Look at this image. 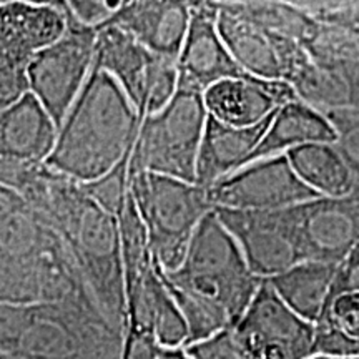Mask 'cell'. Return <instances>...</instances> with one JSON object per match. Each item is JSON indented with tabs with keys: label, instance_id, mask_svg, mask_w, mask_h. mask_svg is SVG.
<instances>
[{
	"label": "cell",
	"instance_id": "cell-1",
	"mask_svg": "<svg viewBox=\"0 0 359 359\" xmlns=\"http://www.w3.org/2000/svg\"><path fill=\"white\" fill-rule=\"evenodd\" d=\"M11 188L60 236L98 311L123 336L125 294L116 218L93 203L79 183L45 163L20 167Z\"/></svg>",
	"mask_w": 359,
	"mask_h": 359
},
{
	"label": "cell",
	"instance_id": "cell-2",
	"mask_svg": "<svg viewBox=\"0 0 359 359\" xmlns=\"http://www.w3.org/2000/svg\"><path fill=\"white\" fill-rule=\"evenodd\" d=\"M154 266L185 318L187 346L235 326L263 281L251 273L235 236L213 210L193 231L175 271Z\"/></svg>",
	"mask_w": 359,
	"mask_h": 359
},
{
	"label": "cell",
	"instance_id": "cell-3",
	"mask_svg": "<svg viewBox=\"0 0 359 359\" xmlns=\"http://www.w3.org/2000/svg\"><path fill=\"white\" fill-rule=\"evenodd\" d=\"M92 298L60 236L32 205L0 185V304Z\"/></svg>",
	"mask_w": 359,
	"mask_h": 359
},
{
	"label": "cell",
	"instance_id": "cell-4",
	"mask_svg": "<svg viewBox=\"0 0 359 359\" xmlns=\"http://www.w3.org/2000/svg\"><path fill=\"white\" fill-rule=\"evenodd\" d=\"M142 120L120 85L93 67L45 165L79 185L95 182L132 155Z\"/></svg>",
	"mask_w": 359,
	"mask_h": 359
},
{
	"label": "cell",
	"instance_id": "cell-5",
	"mask_svg": "<svg viewBox=\"0 0 359 359\" xmlns=\"http://www.w3.org/2000/svg\"><path fill=\"white\" fill-rule=\"evenodd\" d=\"M122 339L92 298L0 304V353L15 359H120Z\"/></svg>",
	"mask_w": 359,
	"mask_h": 359
},
{
	"label": "cell",
	"instance_id": "cell-6",
	"mask_svg": "<svg viewBox=\"0 0 359 359\" xmlns=\"http://www.w3.org/2000/svg\"><path fill=\"white\" fill-rule=\"evenodd\" d=\"M128 188L147 230L151 258L161 271H175L201 218L212 212L206 190L195 183L128 170Z\"/></svg>",
	"mask_w": 359,
	"mask_h": 359
},
{
	"label": "cell",
	"instance_id": "cell-7",
	"mask_svg": "<svg viewBox=\"0 0 359 359\" xmlns=\"http://www.w3.org/2000/svg\"><path fill=\"white\" fill-rule=\"evenodd\" d=\"M206 118L203 93L177 87L163 109L142 120L130 170L195 183Z\"/></svg>",
	"mask_w": 359,
	"mask_h": 359
},
{
	"label": "cell",
	"instance_id": "cell-8",
	"mask_svg": "<svg viewBox=\"0 0 359 359\" xmlns=\"http://www.w3.org/2000/svg\"><path fill=\"white\" fill-rule=\"evenodd\" d=\"M67 29L62 2H0V110L29 93V67Z\"/></svg>",
	"mask_w": 359,
	"mask_h": 359
},
{
	"label": "cell",
	"instance_id": "cell-9",
	"mask_svg": "<svg viewBox=\"0 0 359 359\" xmlns=\"http://www.w3.org/2000/svg\"><path fill=\"white\" fill-rule=\"evenodd\" d=\"M93 67L120 85L142 118L163 109L178 87L177 62L155 55L110 24L97 29Z\"/></svg>",
	"mask_w": 359,
	"mask_h": 359
},
{
	"label": "cell",
	"instance_id": "cell-10",
	"mask_svg": "<svg viewBox=\"0 0 359 359\" xmlns=\"http://www.w3.org/2000/svg\"><path fill=\"white\" fill-rule=\"evenodd\" d=\"M60 39L42 48L29 67V93L37 98L57 130L87 83L95 60L97 29L79 24L67 11Z\"/></svg>",
	"mask_w": 359,
	"mask_h": 359
},
{
	"label": "cell",
	"instance_id": "cell-11",
	"mask_svg": "<svg viewBox=\"0 0 359 359\" xmlns=\"http://www.w3.org/2000/svg\"><path fill=\"white\" fill-rule=\"evenodd\" d=\"M233 336L243 359H311L316 325L286 306L266 280L241 314Z\"/></svg>",
	"mask_w": 359,
	"mask_h": 359
},
{
	"label": "cell",
	"instance_id": "cell-12",
	"mask_svg": "<svg viewBox=\"0 0 359 359\" xmlns=\"http://www.w3.org/2000/svg\"><path fill=\"white\" fill-rule=\"evenodd\" d=\"M212 210L278 212L320 196L296 177L285 155L268 156L245 165L206 190Z\"/></svg>",
	"mask_w": 359,
	"mask_h": 359
},
{
	"label": "cell",
	"instance_id": "cell-13",
	"mask_svg": "<svg viewBox=\"0 0 359 359\" xmlns=\"http://www.w3.org/2000/svg\"><path fill=\"white\" fill-rule=\"evenodd\" d=\"M213 212L235 236L255 276L268 280L302 263L294 206L278 212Z\"/></svg>",
	"mask_w": 359,
	"mask_h": 359
},
{
	"label": "cell",
	"instance_id": "cell-14",
	"mask_svg": "<svg viewBox=\"0 0 359 359\" xmlns=\"http://www.w3.org/2000/svg\"><path fill=\"white\" fill-rule=\"evenodd\" d=\"M348 198H318L294 206L302 262L343 263L358 246L359 217Z\"/></svg>",
	"mask_w": 359,
	"mask_h": 359
},
{
	"label": "cell",
	"instance_id": "cell-15",
	"mask_svg": "<svg viewBox=\"0 0 359 359\" xmlns=\"http://www.w3.org/2000/svg\"><path fill=\"white\" fill-rule=\"evenodd\" d=\"M296 98L294 88L285 80H266L253 75L222 80L203 92L208 116L236 128L258 125Z\"/></svg>",
	"mask_w": 359,
	"mask_h": 359
},
{
	"label": "cell",
	"instance_id": "cell-16",
	"mask_svg": "<svg viewBox=\"0 0 359 359\" xmlns=\"http://www.w3.org/2000/svg\"><path fill=\"white\" fill-rule=\"evenodd\" d=\"M217 19V12L210 7L191 6L190 25L177 62L178 87L203 93L222 80L248 75L219 37Z\"/></svg>",
	"mask_w": 359,
	"mask_h": 359
},
{
	"label": "cell",
	"instance_id": "cell-17",
	"mask_svg": "<svg viewBox=\"0 0 359 359\" xmlns=\"http://www.w3.org/2000/svg\"><path fill=\"white\" fill-rule=\"evenodd\" d=\"M190 17L187 2H122L105 24L122 29L155 55L178 62Z\"/></svg>",
	"mask_w": 359,
	"mask_h": 359
},
{
	"label": "cell",
	"instance_id": "cell-18",
	"mask_svg": "<svg viewBox=\"0 0 359 359\" xmlns=\"http://www.w3.org/2000/svg\"><path fill=\"white\" fill-rule=\"evenodd\" d=\"M57 127L32 93L0 110V158L45 163L57 140Z\"/></svg>",
	"mask_w": 359,
	"mask_h": 359
},
{
	"label": "cell",
	"instance_id": "cell-19",
	"mask_svg": "<svg viewBox=\"0 0 359 359\" xmlns=\"http://www.w3.org/2000/svg\"><path fill=\"white\" fill-rule=\"evenodd\" d=\"M273 115L258 125L245 128L230 127L208 116L196 161L195 185L208 190L219 180L243 168L262 142Z\"/></svg>",
	"mask_w": 359,
	"mask_h": 359
},
{
	"label": "cell",
	"instance_id": "cell-20",
	"mask_svg": "<svg viewBox=\"0 0 359 359\" xmlns=\"http://www.w3.org/2000/svg\"><path fill=\"white\" fill-rule=\"evenodd\" d=\"M339 132L327 116L311 109L303 100L285 103L273 115L262 142L255 148L248 163L268 156L285 155L293 148L309 145V143H336Z\"/></svg>",
	"mask_w": 359,
	"mask_h": 359
},
{
	"label": "cell",
	"instance_id": "cell-21",
	"mask_svg": "<svg viewBox=\"0 0 359 359\" xmlns=\"http://www.w3.org/2000/svg\"><path fill=\"white\" fill-rule=\"evenodd\" d=\"M339 268L341 263L302 262L266 281L286 306L316 325L333 291Z\"/></svg>",
	"mask_w": 359,
	"mask_h": 359
},
{
	"label": "cell",
	"instance_id": "cell-22",
	"mask_svg": "<svg viewBox=\"0 0 359 359\" xmlns=\"http://www.w3.org/2000/svg\"><path fill=\"white\" fill-rule=\"evenodd\" d=\"M285 156L296 177L320 198L341 200L353 193V167L336 143H309L286 151Z\"/></svg>",
	"mask_w": 359,
	"mask_h": 359
},
{
	"label": "cell",
	"instance_id": "cell-23",
	"mask_svg": "<svg viewBox=\"0 0 359 359\" xmlns=\"http://www.w3.org/2000/svg\"><path fill=\"white\" fill-rule=\"evenodd\" d=\"M219 37L230 50L238 65L248 75L266 80H283V65L266 35L250 25L222 12L217 19Z\"/></svg>",
	"mask_w": 359,
	"mask_h": 359
},
{
	"label": "cell",
	"instance_id": "cell-24",
	"mask_svg": "<svg viewBox=\"0 0 359 359\" xmlns=\"http://www.w3.org/2000/svg\"><path fill=\"white\" fill-rule=\"evenodd\" d=\"M151 333L161 349L185 348L188 343V327L175 299L170 296L158 275L151 288L150 298Z\"/></svg>",
	"mask_w": 359,
	"mask_h": 359
},
{
	"label": "cell",
	"instance_id": "cell-25",
	"mask_svg": "<svg viewBox=\"0 0 359 359\" xmlns=\"http://www.w3.org/2000/svg\"><path fill=\"white\" fill-rule=\"evenodd\" d=\"M130 158H132V155L127 156L122 163L116 165L111 172L103 175L102 178L95 180V182L80 185L85 195H87L93 203L100 206L103 212H107L115 218H118V215L122 213L125 201H127V196L130 191L128 188Z\"/></svg>",
	"mask_w": 359,
	"mask_h": 359
},
{
	"label": "cell",
	"instance_id": "cell-26",
	"mask_svg": "<svg viewBox=\"0 0 359 359\" xmlns=\"http://www.w3.org/2000/svg\"><path fill=\"white\" fill-rule=\"evenodd\" d=\"M191 359H243L231 327L183 348Z\"/></svg>",
	"mask_w": 359,
	"mask_h": 359
},
{
	"label": "cell",
	"instance_id": "cell-27",
	"mask_svg": "<svg viewBox=\"0 0 359 359\" xmlns=\"http://www.w3.org/2000/svg\"><path fill=\"white\" fill-rule=\"evenodd\" d=\"M67 11L79 24L85 27H90V29H98V27L105 24L107 20H110V17L114 15L116 8L120 7V4H109V2H79V0H74V2H64Z\"/></svg>",
	"mask_w": 359,
	"mask_h": 359
},
{
	"label": "cell",
	"instance_id": "cell-28",
	"mask_svg": "<svg viewBox=\"0 0 359 359\" xmlns=\"http://www.w3.org/2000/svg\"><path fill=\"white\" fill-rule=\"evenodd\" d=\"M161 348L150 334L125 333L120 359H158Z\"/></svg>",
	"mask_w": 359,
	"mask_h": 359
},
{
	"label": "cell",
	"instance_id": "cell-29",
	"mask_svg": "<svg viewBox=\"0 0 359 359\" xmlns=\"http://www.w3.org/2000/svg\"><path fill=\"white\" fill-rule=\"evenodd\" d=\"M334 288L359 291V245L348 255V258L341 263Z\"/></svg>",
	"mask_w": 359,
	"mask_h": 359
},
{
	"label": "cell",
	"instance_id": "cell-30",
	"mask_svg": "<svg viewBox=\"0 0 359 359\" xmlns=\"http://www.w3.org/2000/svg\"><path fill=\"white\" fill-rule=\"evenodd\" d=\"M158 359H191V358L185 353V349L178 348V349H161Z\"/></svg>",
	"mask_w": 359,
	"mask_h": 359
},
{
	"label": "cell",
	"instance_id": "cell-31",
	"mask_svg": "<svg viewBox=\"0 0 359 359\" xmlns=\"http://www.w3.org/2000/svg\"><path fill=\"white\" fill-rule=\"evenodd\" d=\"M311 359H359V356H321V354H318Z\"/></svg>",
	"mask_w": 359,
	"mask_h": 359
},
{
	"label": "cell",
	"instance_id": "cell-32",
	"mask_svg": "<svg viewBox=\"0 0 359 359\" xmlns=\"http://www.w3.org/2000/svg\"><path fill=\"white\" fill-rule=\"evenodd\" d=\"M0 359H15V358L8 356V354H4V353H0Z\"/></svg>",
	"mask_w": 359,
	"mask_h": 359
},
{
	"label": "cell",
	"instance_id": "cell-33",
	"mask_svg": "<svg viewBox=\"0 0 359 359\" xmlns=\"http://www.w3.org/2000/svg\"><path fill=\"white\" fill-rule=\"evenodd\" d=\"M358 32H359V25H358Z\"/></svg>",
	"mask_w": 359,
	"mask_h": 359
}]
</instances>
